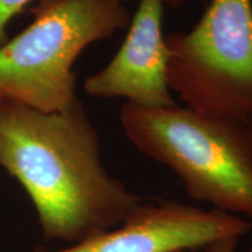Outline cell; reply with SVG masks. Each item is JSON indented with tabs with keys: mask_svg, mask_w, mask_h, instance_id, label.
<instances>
[{
	"mask_svg": "<svg viewBox=\"0 0 252 252\" xmlns=\"http://www.w3.org/2000/svg\"><path fill=\"white\" fill-rule=\"evenodd\" d=\"M0 168L26 190L47 241L70 245L106 231L144 201L104 166L81 102L47 113L0 97Z\"/></svg>",
	"mask_w": 252,
	"mask_h": 252,
	"instance_id": "cell-1",
	"label": "cell"
},
{
	"mask_svg": "<svg viewBox=\"0 0 252 252\" xmlns=\"http://www.w3.org/2000/svg\"><path fill=\"white\" fill-rule=\"evenodd\" d=\"M119 122L139 152L180 179L188 196L252 223V147L243 123L188 108L125 103Z\"/></svg>",
	"mask_w": 252,
	"mask_h": 252,
	"instance_id": "cell-2",
	"label": "cell"
},
{
	"mask_svg": "<svg viewBox=\"0 0 252 252\" xmlns=\"http://www.w3.org/2000/svg\"><path fill=\"white\" fill-rule=\"evenodd\" d=\"M30 26L0 47V97L41 112L80 102L72 65L87 47L130 25L119 0H37Z\"/></svg>",
	"mask_w": 252,
	"mask_h": 252,
	"instance_id": "cell-3",
	"label": "cell"
},
{
	"mask_svg": "<svg viewBox=\"0 0 252 252\" xmlns=\"http://www.w3.org/2000/svg\"><path fill=\"white\" fill-rule=\"evenodd\" d=\"M167 82L186 108L252 121V0H212L188 32L166 35Z\"/></svg>",
	"mask_w": 252,
	"mask_h": 252,
	"instance_id": "cell-4",
	"label": "cell"
},
{
	"mask_svg": "<svg viewBox=\"0 0 252 252\" xmlns=\"http://www.w3.org/2000/svg\"><path fill=\"white\" fill-rule=\"evenodd\" d=\"M252 223L216 209H202L176 201L141 202L115 228L49 250L31 252H182L198 251L222 239H242Z\"/></svg>",
	"mask_w": 252,
	"mask_h": 252,
	"instance_id": "cell-5",
	"label": "cell"
},
{
	"mask_svg": "<svg viewBox=\"0 0 252 252\" xmlns=\"http://www.w3.org/2000/svg\"><path fill=\"white\" fill-rule=\"evenodd\" d=\"M162 0H139L124 42L111 61L84 81L96 98H125L141 108L162 109L178 104L167 82L169 52L162 31Z\"/></svg>",
	"mask_w": 252,
	"mask_h": 252,
	"instance_id": "cell-6",
	"label": "cell"
},
{
	"mask_svg": "<svg viewBox=\"0 0 252 252\" xmlns=\"http://www.w3.org/2000/svg\"><path fill=\"white\" fill-rule=\"evenodd\" d=\"M33 0H0V47L8 41L6 27L15 15L24 11V8ZM126 2L131 0H119Z\"/></svg>",
	"mask_w": 252,
	"mask_h": 252,
	"instance_id": "cell-7",
	"label": "cell"
},
{
	"mask_svg": "<svg viewBox=\"0 0 252 252\" xmlns=\"http://www.w3.org/2000/svg\"><path fill=\"white\" fill-rule=\"evenodd\" d=\"M241 239L236 238H228L222 239V241L216 242L209 247L204 249L206 252H239L238 245ZM247 252H252V248L249 249Z\"/></svg>",
	"mask_w": 252,
	"mask_h": 252,
	"instance_id": "cell-8",
	"label": "cell"
},
{
	"mask_svg": "<svg viewBox=\"0 0 252 252\" xmlns=\"http://www.w3.org/2000/svg\"><path fill=\"white\" fill-rule=\"evenodd\" d=\"M163 4L165 6H169V7L176 8V7H180V6L185 5L188 0H162Z\"/></svg>",
	"mask_w": 252,
	"mask_h": 252,
	"instance_id": "cell-9",
	"label": "cell"
},
{
	"mask_svg": "<svg viewBox=\"0 0 252 252\" xmlns=\"http://www.w3.org/2000/svg\"><path fill=\"white\" fill-rule=\"evenodd\" d=\"M248 128V133H249V138H250V143H251V147H252V121L245 123Z\"/></svg>",
	"mask_w": 252,
	"mask_h": 252,
	"instance_id": "cell-10",
	"label": "cell"
},
{
	"mask_svg": "<svg viewBox=\"0 0 252 252\" xmlns=\"http://www.w3.org/2000/svg\"><path fill=\"white\" fill-rule=\"evenodd\" d=\"M182 252H198V251H182Z\"/></svg>",
	"mask_w": 252,
	"mask_h": 252,
	"instance_id": "cell-11",
	"label": "cell"
}]
</instances>
